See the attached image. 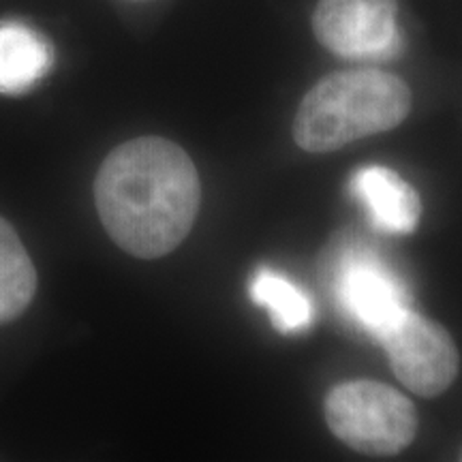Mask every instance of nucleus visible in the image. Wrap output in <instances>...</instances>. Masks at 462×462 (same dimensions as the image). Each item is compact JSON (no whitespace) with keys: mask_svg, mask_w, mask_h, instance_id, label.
I'll list each match as a JSON object with an SVG mask.
<instances>
[{"mask_svg":"<svg viewBox=\"0 0 462 462\" xmlns=\"http://www.w3.org/2000/svg\"><path fill=\"white\" fill-rule=\"evenodd\" d=\"M411 109V90L396 75L356 69L328 75L300 103L293 137L309 152H330L394 129Z\"/></svg>","mask_w":462,"mask_h":462,"instance_id":"f03ea898","label":"nucleus"},{"mask_svg":"<svg viewBox=\"0 0 462 462\" xmlns=\"http://www.w3.org/2000/svg\"><path fill=\"white\" fill-rule=\"evenodd\" d=\"M394 374L418 396L443 394L458 374L460 356L446 328L407 310L383 337Z\"/></svg>","mask_w":462,"mask_h":462,"instance_id":"423d86ee","label":"nucleus"},{"mask_svg":"<svg viewBox=\"0 0 462 462\" xmlns=\"http://www.w3.org/2000/svg\"><path fill=\"white\" fill-rule=\"evenodd\" d=\"M334 293L343 313L374 338L383 337L411 310L404 282L366 246H349L340 253L334 268Z\"/></svg>","mask_w":462,"mask_h":462,"instance_id":"20e7f679","label":"nucleus"},{"mask_svg":"<svg viewBox=\"0 0 462 462\" xmlns=\"http://www.w3.org/2000/svg\"><path fill=\"white\" fill-rule=\"evenodd\" d=\"M37 291V270L15 229L0 218V326L20 317Z\"/></svg>","mask_w":462,"mask_h":462,"instance_id":"1a4fd4ad","label":"nucleus"},{"mask_svg":"<svg viewBox=\"0 0 462 462\" xmlns=\"http://www.w3.org/2000/svg\"><path fill=\"white\" fill-rule=\"evenodd\" d=\"M251 298L259 306H265L273 317L276 330L291 334L309 330L315 317V306L310 302L309 293L296 282L285 279L281 273L262 268L253 276Z\"/></svg>","mask_w":462,"mask_h":462,"instance_id":"9d476101","label":"nucleus"},{"mask_svg":"<svg viewBox=\"0 0 462 462\" xmlns=\"http://www.w3.org/2000/svg\"><path fill=\"white\" fill-rule=\"evenodd\" d=\"M326 420L340 441L364 454H398L418 432L411 401L377 381L337 385L326 398Z\"/></svg>","mask_w":462,"mask_h":462,"instance_id":"7ed1b4c3","label":"nucleus"},{"mask_svg":"<svg viewBox=\"0 0 462 462\" xmlns=\"http://www.w3.org/2000/svg\"><path fill=\"white\" fill-rule=\"evenodd\" d=\"M103 227L140 259L171 253L198 218L201 187L193 161L163 137H140L109 152L95 182Z\"/></svg>","mask_w":462,"mask_h":462,"instance_id":"f257e3e1","label":"nucleus"},{"mask_svg":"<svg viewBox=\"0 0 462 462\" xmlns=\"http://www.w3.org/2000/svg\"><path fill=\"white\" fill-rule=\"evenodd\" d=\"M54 51L43 34L22 22L0 24V92L22 95L48 75Z\"/></svg>","mask_w":462,"mask_h":462,"instance_id":"6e6552de","label":"nucleus"},{"mask_svg":"<svg viewBox=\"0 0 462 462\" xmlns=\"http://www.w3.org/2000/svg\"><path fill=\"white\" fill-rule=\"evenodd\" d=\"M351 195L366 208L368 218L385 234H411L418 227L421 204L418 193L398 176L381 165H368L351 178Z\"/></svg>","mask_w":462,"mask_h":462,"instance_id":"0eeeda50","label":"nucleus"},{"mask_svg":"<svg viewBox=\"0 0 462 462\" xmlns=\"http://www.w3.org/2000/svg\"><path fill=\"white\" fill-rule=\"evenodd\" d=\"M396 0H319L313 31L326 50L354 60H390L401 54Z\"/></svg>","mask_w":462,"mask_h":462,"instance_id":"39448f33","label":"nucleus"}]
</instances>
